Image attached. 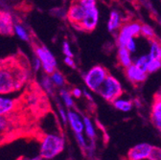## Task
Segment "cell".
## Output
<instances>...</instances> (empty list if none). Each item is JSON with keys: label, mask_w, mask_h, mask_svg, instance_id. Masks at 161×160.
<instances>
[{"label": "cell", "mask_w": 161, "mask_h": 160, "mask_svg": "<svg viewBox=\"0 0 161 160\" xmlns=\"http://www.w3.org/2000/svg\"><path fill=\"white\" fill-rule=\"evenodd\" d=\"M28 72L22 65L14 62L0 63V95L19 90L27 81Z\"/></svg>", "instance_id": "1"}, {"label": "cell", "mask_w": 161, "mask_h": 160, "mask_svg": "<svg viewBox=\"0 0 161 160\" xmlns=\"http://www.w3.org/2000/svg\"><path fill=\"white\" fill-rule=\"evenodd\" d=\"M65 147L64 138L57 133H48L45 134L39 147V155L42 159L51 160L60 154Z\"/></svg>", "instance_id": "2"}, {"label": "cell", "mask_w": 161, "mask_h": 160, "mask_svg": "<svg viewBox=\"0 0 161 160\" xmlns=\"http://www.w3.org/2000/svg\"><path fill=\"white\" fill-rule=\"evenodd\" d=\"M97 93H99L101 97L106 100L107 102L112 103L114 100L122 96L123 87L122 85L120 84V82L114 76L108 74V76L106 78L105 82L101 86Z\"/></svg>", "instance_id": "3"}, {"label": "cell", "mask_w": 161, "mask_h": 160, "mask_svg": "<svg viewBox=\"0 0 161 160\" xmlns=\"http://www.w3.org/2000/svg\"><path fill=\"white\" fill-rule=\"evenodd\" d=\"M108 76V70L102 65L92 66L84 76V82L86 87L92 92H98L101 86Z\"/></svg>", "instance_id": "4"}, {"label": "cell", "mask_w": 161, "mask_h": 160, "mask_svg": "<svg viewBox=\"0 0 161 160\" xmlns=\"http://www.w3.org/2000/svg\"><path fill=\"white\" fill-rule=\"evenodd\" d=\"M141 25L137 21H130L124 23L121 26L117 34V44L118 47H122L127 44V42L131 38L141 35Z\"/></svg>", "instance_id": "5"}, {"label": "cell", "mask_w": 161, "mask_h": 160, "mask_svg": "<svg viewBox=\"0 0 161 160\" xmlns=\"http://www.w3.org/2000/svg\"><path fill=\"white\" fill-rule=\"evenodd\" d=\"M35 54L40 59L42 64V69L45 74L51 75L56 71L57 59L53 53L44 45L35 46Z\"/></svg>", "instance_id": "6"}, {"label": "cell", "mask_w": 161, "mask_h": 160, "mask_svg": "<svg viewBox=\"0 0 161 160\" xmlns=\"http://www.w3.org/2000/svg\"><path fill=\"white\" fill-rule=\"evenodd\" d=\"M99 22V10L97 7L87 9L83 21L80 22L79 28L86 32H92L95 30Z\"/></svg>", "instance_id": "7"}, {"label": "cell", "mask_w": 161, "mask_h": 160, "mask_svg": "<svg viewBox=\"0 0 161 160\" xmlns=\"http://www.w3.org/2000/svg\"><path fill=\"white\" fill-rule=\"evenodd\" d=\"M153 146L148 143H139L132 147L128 152L129 160H145L148 159Z\"/></svg>", "instance_id": "8"}, {"label": "cell", "mask_w": 161, "mask_h": 160, "mask_svg": "<svg viewBox=\"0 0 161 160\" xmlns=\"http://www.w3.org/2000/svg\"><path fill=\"white\" fill-rule=\"evenodd\" d=\"M125 73L129 81L134 85H139V84L144 83L147 80L148 74H149L148 72H145L138 66H136L134 63L125 68Z\"/></svg>", "instance_id": "9"}, {"label": "cell", "mask_w": 161, "mask_h": 160, "mask_svg": "<svg viewBox=\"0 0 161 160\" xmlns=\"http://www.w3.org/2000/svg\"><path fill=\"white\" fill-rule=\"evenodd\" d=\"M86 12V10L77 1L69 7L67 14H66V16L68 18V20L72 24L79 27L80 22L83 21V19L85 17Z\"/></svg>", "instance_id": "10"}, {"label": "cell", "mask_w": 161, "mask_h": 160, "mask_svg": "<svg viewBox=\"0 0 161 160\" xmlns=\"http://www.w3.org/2000/svg\"><path fill=\"white\" fill-rule=\"evenodd\" d=\"M14 34V22L11 14L0 10V35L12 36Z\"/></svg>", "instance_id": "11"}, {"label": "cell", "mask_w": 161, "mask_h": 160, "mask_svg": "<svg viewBox=\"0 0 161 160\" xmlns=\"http://www.w3.org/2000/svg\"><path fill=\"white\" fill-rule=\"evenodd\" d=\"M151 121L153 125L161 131V92L153 98L151 108Z\"/></svg>", "instance_id": "12"}, {"label": "cell", "mask_w": 161, "mask_h": 160, "mask_svg": "<svg viewBox=\"0 0 161 160\" xmlns=\"http://www.w3.org/2000/svg\"><path fill=\"white\" fill-rule=\"evenodd\" d=\"M67 114H68V124L72 129V130L74 131V133L75 134L84 133L85 124H84V119L80 117V115L72 109H69L67 111Z\"/></svg>", "instance_id": "13"}, {"label": "cell", "mask_w": 161, "mask_h": 160, "mask_svg": "<svg viewBox=\"0 0 161 160\" xmlns=\"http://www.w3.org/2000/svg\"><path fill=\"white\" fill-rule=\"evenodd\" d=\"M16 106V101L14 99L0 95V116L9 115L13 113Z\"/></svg>", "instance_id": "14"}, {"label": "cell", "mask_w": 161, "mask_h": 160, "mask_svg": "<svg viewBox=\"0 0 161 160\" xmlns=\"http://www.w3.org/2000/svg\"><path fill=\"white\" fill-rule=\"evenodd\" d=\"M117 58H118V62L119 63L122 65L124 68L129 67L133 63V59L131 57V53L127 49L126 46L122 47H118L117 51Z\"/></svg>", "instance_id": "15"}, {"label": "cell", "mask_w": 161, "mask_h": 160, "mask_svg": "<svg viewBox=\"0 0 161 160\" xmlns=\"http://www.w3.org/2000/svg\"><path fill=\"white\" fill-rule=\"evenodd\" d=\"M122 26V16L119 14V12L113 10L109 14L108 21V30L110 33H114L119 31V29Z\"/></svg>", "instance_id": "16"}, {"label": "cell", "mask_w": 161, "mask_h": 160, "mask_svg": "<svg viewBox=\"0 0 161 160\" xmlns=\"http://www.w3.org/2000/svg\"><path fill=\"white\" fill-rule=\"evenodd\" d=\"M9 115H1L0 116V139H3L7 133L11 130L13 126V120Z\"/></svg>", "instance_id": "17"}, {"label": "cell", "mask_w": 161, "mask_h": 160, "mask_svg": "<svg viewBox=\"0 0 161 160\" xmlns=\"http://www.w3.org/2000/svg\"><path fill=\"white\" fill-rule=\"evenodd\" d=\"M112 104L116 109L122 111V112H129L132 109V107H133V104L130 100L124 99L122 97H119L116 100H114Z\"/></svg>", "instance_id": "18"}, {"label": "cell", "mask_w": 161, "mask_h": 160, "mask_svg": "<svg viewBox=\"0 0 161 160\" xmlns=\"http://www.w3.org/2000/svg\"><path fill=\"white\" fill-rule=\"evenodd\" d=\"M151 57L149 56V54H146V55H141V56H139L138 58H136L135 59H134V62H133V63L136 65V66H138L139 68H141L143 71H145V72H147V70H148V65H149V63H150V62H151Z\"/></svg>", "instance_id": "19"}, {"label": "cell", "mask_w": 161, "mask_h": 160, "mask_svg": "<svg viewBox=\"0 0 161 160\" xmlns=\"http://www.w3.org/2000/svg\"><path fill=\"white\" fill-rule=\"evenodd\" d=\"M83 119H84V124H85V132H86V134L87 135L88 138L94 139L95 136H96V131H95L94 125L92 123V120L87 116H85Z\"/></svg>", "instance_id": "20"}, {"label": "cell", "mask_w": 161, "mask_h": 160, "mask_svg": "<svg viewBox=\"0 0 161 160\" xmlns=\"http://www.w3.org/2000/svg\"><path fill=\"white\" fill-rule=\"evenodd\" d=\"M160 49L161 45L158 41L155 39H151L150 41V49H149V56L151 58H159V54H160Z\"/></svg>", "instance_id": "21"}, {"label": "cell", "mask_w": 161, "mask_h": 160, "mask_svg": "<svg viewBox=\"0 0 161 160\" xmlns=\"http://www.w3.org/2000/svg\"><path fill=\"white\" fill-rule=\"evenodd\" d=\"M59 96L62 98L64 104L65 105V107L67 108H72L74 107V100H73V96L71 94V92H68L65 89H60L59 90Z\"/></svg>", "instance_id": "22"}, {"label": "cell", "mask_w": 161, "mask_h": 160, "mask_svg": "<svg viewBox=\"0 0 161 160\" xmlns=\"http://www.w3.org/2000/svg\"><path fill=\"white\" fill-rule=\"evenodd\" d=\"M14 34L23 41H30V36H29L27 30L21 24L14 23Z\"/></svg>", "instance_id": "23"}, {"label": "cell", "mask_w": 161, "mask_h": 160, "mask_svg": "<svg viewBox=\"0 0 161 160\" xmlns=\"http://www.w3.org/2000/svg\"><path fill=\"white\" fill-rule=\"evenodd\" d=\"M50 78L52 80L53 84L55 85V86H58V87H64V85H65V79L64 77V75L58 72V71H55L53 74L50 75Z\"/></svg>", "instance_id": "24"}, {"label": "cell", "mask_w": 161, "mask_h": 160, "mask_svg": "<svg viewBox=\"0 0 161 160\" xmlns=\"http://www.w3.org/2000/svg\"><path fill=\"white\" fill-rule=\"evenodd\" d=\"M42 86L43 87V89L48 93V94H53L54 93V84L52 82V80L50 78V75L46 74L45 76L42 77Z\"/></svg>", "instance_id": "25"}, {"label": "cell", "mask_w": 161, "mask_h": 160, "mask_svg": "<svg viewBox=\"0 0 161 160\" xmlns=\"http://www.w3.org/2000/svg\"><path fill=\"white\" fill-rule=\"evenodd\" d=\"M141 35H142L143 36H145L146 38H148L149 41L153 39L155 36L154 30L153 29V27H151L148 24H143L142 26H141Z\"/></svg>", "instance_id": "26"}, {"label": "cell", "mask_w": 161, "mask_h": 160, "mask_svg": "<svg viewBox=\"0 0 161 160\" xmlns=\"http://www.w3.org/2000/svg\"><path fill=\"white\" fill-rule=\"evenodd\" d=\"M161 68V59L160 58H153L148 65V70L147 72L149 74H153L156 71H158Z\"/></svg>", "instance_id": "27"}, {"label": "cell", "mask_w": 161, "mask_h": 160, "mask_svg": "<svg viewBox=\"0 0 161 160\" xmlns=\"http://www.w3.org/2000/svg\"><path fill=\"white\" fill-rule=\"evenodd\" d=\"M148 159L149 160H161V148L153 146L152 152Z\"/></svg>", "instance_id": "28"}, {"label": "cell", "mask_w": 161, "mask_h": 160, "mask_svg": "<svg viewBox=\"0 0 161 160\" xmlns=\"http://www.w3.org/2000/svg\"><path fill=\"white\" fill-rule=\"evenodd\" d=\"M78 2L82 5L86 10L91 9L94 7H97L96 5V0H78Z\"/></svg>", "instance_id": "29"}, {"label": "cell", "mask_w": 161, "mask_h": 160, "mask_svg": "<svg viewBox=\"0 0 161 160\" xmlns=\"http://www.w3.org/2000/svg\"><path fill=\"white\" fill-rule=\"evenodd\" d=\"M58 115H59L60 120H62L63 124L66 125L68 123V114H67V111L63 107H58Z\"/></svg>", "instance_id": "30"}, {"label": "cell", "mask_w": 161, "mask_h": 160, "mask_svg": "<svg viewBox=\"0 0 161 160\" xmlns=\"http://www.w3.org/2000/svg\"><path fill=\"white\" fill-rule=\"evenodd\" d=\"M125 46L127 47V49H128L131 54L135 53L136 50H137V43H136V41H135V39H134V38L130 39V41L127 42V44H126Z\"/></svg>", "instance_id": "31"}, {"label": "cell", "mask_w": 161, "mask_h": 160, "mask_svg": "<svg viewBox=\"0 0 161 160\" xmlns=\"http://www.w3.org/2000/svg\"><path fill=\"white\" fill-rule=\"evenodd\" d=\"M63 53L65 55V57H72L73 58V52L71 50L70 44L68 41H64L63 42Z\"/></svg>", "instance_id": "32"}, {"label": "cell", "mask_w": 161, "mask_h": 160, "mask_svg": "<svg viewBox=\"0 0 161 160\" xmlns=\"http://www.w3.org/2000/svg\"><path fill=\"white\" fill-rule=\"evenodd\" d=\"M75 136H76V139H77L79 145L82 148H86V138L84 136V133H76Z\"/></svg>", "instance_id": "33"}, {"label": "cell", "mask_w": 161, "mask_h": 160, "mask_svg": "<svg viewBox=\"0 0 161 160\" xmlns=\"http://www.w3.org/2000/svg\"><path fill=\"white\" fill-rule=\"evenodd\" d=\"M33 67H34V70L36 72L38 71L40 68H42V62H40V59L36 56V58H34V63H33Z\"/></svg>", "instance_id": "34"}, {"label": "cell", "mask_w": 161, "mask_h": 160, "mask_svg": "<svg viewBox=\"0 0 161 160\" xmlns=\"http://www.w3.org/2000/svg\"><path fill=\"white\" fill-rule=\"evenodd\" d=\"M83 93L84 92L82 91V89H80L79 87H75L71 91V94H72V96L74 98H80V97H82V95H83Z\"/></svg>", "instance_id": "35"}, {"label": "cell", "mask_w": 161, "mask_h": 160, "mask_svg": "<svg viewBox=\"0 0 161 160\" xmlns=\"http://www.w3.org/2000/svg\"><path fill=\"white\" fill-rule=\"evenodd\" d=\"M64 63L69 67H75V62L72 57H65L64 58Z\"/></svg>", "instance_id": "36"}, {"label": "cell", "mask_w": 161, "mask_h": 160, "mask_svg": "<svg viewBox=\"0 0 161 160\" xmlns=\"http://www.w3.org/2000/svg\"><path fill=\"white\" fill-rule=\"evenodd\" d=\"M42 156L40 155H37V156H35V157H26V158H23L22 160H42Z\"/></svg>", "instance_id": "37"}, {"label": "cell", "mask_w": 161, "mask_h": 160, "mask_svg": "<svg viewBox=\"0 0 161 160\" xmlns=\"http://www.w3.org/2000/svg\"><path fill=\"white\" fill-rule=\"evenodd\" d=\"M84 94L86 95V98H87L88 100H92V96H91L90 94H88V93H87L86 91H84Z\"/></svg>", "instance_id": "38"}, {"label": "cell", "mask_w": 161, "mask_h": 160, "mask_svg": "<svg viewBox=\"0 0 161 160\" xmlns=\"http://www.w3.org/2000/svg\"><path fill=\"white\" fill-rule=\"evenodd\" d=\"M159 58L161 59V49H160V54H159Z\"/></svg>", "instance_id": "39"}, {"label": "cell", "mask_w": 161, "mask_h": 160, "mask_svg": "<svg viewBox=\"0 0 161 160\" xmlns=\"http://www.w3.org/2000/svg\"><path fill=\"white\" fill-rule=\"evenodd\" d=\"M159 41V43H160V45H161V36H160V38H159V41Z\"/></svg>", "instance_id": "40"}, {"label": "cell", "mask_w": 161, "mask_h": 160, "mask_svg": "<svg viewBox=\"0 0 161 160\" xmlns=\"http://www.w3.org/2000/svg\"><path fill=\"white\" fill-rule=\"evenodd\" d=\"M113 1H119V0H113Z\"/></svg>", "instance_id": "41"}]
</instances>
